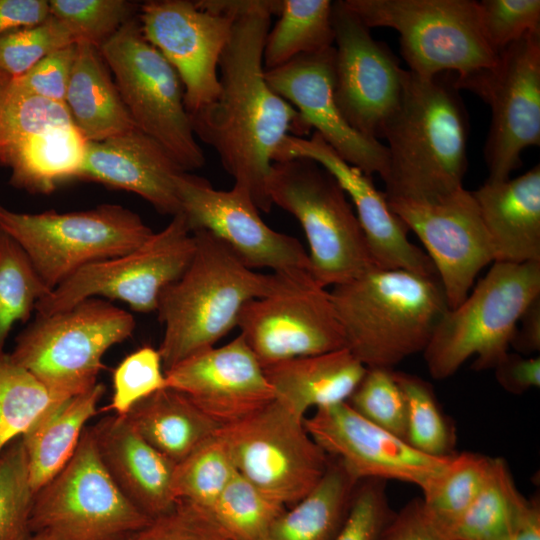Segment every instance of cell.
I'll return each instance as SVG.
<instances>
[{"mask_svg":"<svg viewBox=\"0 0 540 540\" xmlns=\"http://www.w3.org/2000/svg\"><path fill=\"white\" fill-rule=\"evenodd\" d=\"M202 6L233 16L230 39L219 61L217 98L189 115L195 136L212 146L235 187L270 212L267 183L284 139L311 129L297 110L268 84L263 50L270 20L281 0H202Z\"/></svg>","mask_w":540,"mask_h":540,"instance_id":"cell-1","label":"cell"},{"mask_svg":"<svg viewBox=\"0 0 540 540\" xmlns=\"http://www.w3.org/2000/svg\"><path fill=\"white\" fill-rule=\"evenodd\" d=\"M454 79L404 69L400 99L382 137L388 143L387 198L432 201L463 187L469 122Z\"/></svg>","mask_w":540,"mask_h":540,"instance_id":"cell-2","label":"cell"},{"mask_svg":"<svg viewBox=\"0 0 540 540\" xmlns=\"http://www.w3.org/2000/svg\"><path fill=\"white\" fill-rule=\"evenodd\" d=\"M192 233L193 257L183 274L161 292L156 308L164 326L158 348L164 372L215 347L236 327L246 302L272 293L282 281V273L262 274L246 266L210 232Z\"/></svg>","mask_w":540,"mask_h":540,"instance_id":"cell-3","label":"cell"},{"mask_svg":"<svg viewBox=\"0 0 540 540\" xmlns=\"http://www.w3.org/2000/svg\"><path fill=\"white\" fill-rule=\"evenodd\" d=\"M346 349L366 368L423 352L449 309L437 277L373 268L329 291Z\"/></svg>","mask_w":540,"mask_h":540,"instance_id":"cell-4","label":"cell"},{"mask_svg":"<svg viewBox=\"0 0 540 540\" xmlns=\"http://www.w3.org/2000/svg\"><path fill=\"white\" fill-rule=\"evenodd\" d=\"M540 295V261L493 262L473 291L449 308L423 351L430 375L452 376L469 358L473 368H494L508 353L518 320Z\"/></svg>","mask_w":540,"mask_h":540,"instance_id":"cell-5","label":"cell"},{"mask_svg":"<svg viewBox=\"0 0 540 540\" xmlns=\"http://www.w3.org/2000/svg\"><path fill=\"white\" fill-rule=\"evenodd\" d=\"M267 189L272 204L300 223L309 245L310 272L322 287L376 268L346 193L321 165L306 158L273 162Z\"/></svg>","mask_w":540,"mask_h":540,"instance_id":"cell-6","label":"cell"},{"mask_svg":"<svg viewBox=\"0 0 540 540\" xmlns=\"http://www.w3.org/2000/svg\"><path fill=\"white\" fill-rule=\"evenodd\" d=\"M135 326L128 311L89 298L57 313L36 315L17 336L10 355L52 393L68 398L98 383L104 354L128 339Z\"/></svg>","mask_w":540,"mask_h":540,"instance_id":"cell-7","label":"cell"},{"mask_svg":"<svg viewBox=\"0 0 540 540\" xmlns=\"http://www.w3.org/2000/svg\"><path fill=\"white\" fill-rule=\"evenodd\" d=\"M0 230L22 248L50 291L89 264L135 250L154 233L117 204L66 213H21L0 204Z\"/></svg>","mask_w":540,"mask_h":540,"instance_id":"cell-8","label":"cell"},{"mask_svg":"<svg viewBox=\"0 0 540 540\" xmlns=\"http://www.w3.org/2000/svg\"><path fill=\"white\" fill-rule=\"evenodd\" d=\"M368 28L389 27L399 34L409 71L429 78L442 73L465 76L492 65L497 54L480 27L478 1L344 0Z\"/></svg>","mask_w":540,"mask_h":540,"instance_id":"cell-9","label":"cell"},{"mask_svg":"<svg viewBox=\"0 0 540 540\" xmlns=\"http://www.w3.org/2000/svg\"><path fill=\"white\" fill-rule=\"evenodd\" d=\"M135 126L160 143L185 172L201 168L204 154L184 104L180 79L164 56L129 20L100 47Z\"/></svg>","mask_w":540,"mask_h":540,"instance_id":"cell-10","label":"cell"},{"mask_svg":"<svg viewBox=\"0 0 540 540\" xmlns=\"http://www.w3.org/2000/svg\"><path fill=\"white\" fill-rule=\"evenodd\" d=\"M151 520L106 471L89 426L66 466L36 491L30 527L53 540H125Z\"/></svg>","mask_w":540,"mask_h":540,"instance_id":"cell-11","label":"cell"},{"mask_svg":"<svg viewBox=\"0 0 540 540\" xmlns=\"http://www.w3.org/2000/svg\"><path fill=\"white\" fill-rule=\"evenodd\" d=\"M458 90H469L491 108L484 146L487 181L510 178L523 151L540 145V30L510 44L496 61L454 79Z\"/></svg>","mask_w":540,"mask_h":540,"instance_id":"cell-12","label":"cell"},{"mask_svg":"<svg viewBox=\"0 0 540 540\" xmlns=\"http://www.w3.org/2000/svg\"><path fill=\"white\" fill-rule=\"evenodd\" d=\"M195 238L183 213L135 250L89 264L41 298L37 315H50L89 298L120 300L141 313L156 311L161 292L188 267Z\"/></svg>","mask_w":540,"mask_h":540,"instance_id":"cell-13","label":"cell"},{"mask_svg":"<svg viewBox=\"0 0 540 540\" xmlns=\"http://www.w3.org/2000/svg\"><path fill=\"white\" fill-rule=\"evenodd\" d=\"M303 421L274 399L217 431L237 473L284 506L305 497L320 481L330 460Z\"/></svg>","mask_w":540,"mask_h":540,"instance_id":"cell-14","label":"cell"},{"mask_svg":"<svg viewBox=\"0 0 540 540\" xmlns=\"http://www.w3.org/2000/svg\"><path fill=\"white\" fill-rule=\"evenodd\" d=\"M236 327L262 367L346 348L330 292L309 270L282 273L276 290L244 304Z\"/></svg>","mask_w":540,"mask_h":540,"instance_id":"cell-15","label":"cell"},{"mask_svg":"<svg viewBox=\"0 0 540 540\" xmlns=\"http://www.w3.org/2000/svg\"><path fill=\"white\" fill-rule=\"evenodd\" d=\"M387 201L424 245L448 306L455 308L470 293L479 272L495 261L489 234L471 191L461 187L432 201Z\"/></svg>","mask_w":540,"mask_h":540,"instance_id":"cell-16","label":"cell"},{"mask_svg":"<svg viewBox=\"0 0 540 540\" xmlns=\"http://www.w3.org/2000/svg\"><path fill=\"white\" fill-rule=\"evenodd\" d=\"M176 189L191 232L205 230L222 240L249 268L273 273L309 270L308 253L294 237L270 228L250 195L233 186L215 189L200 176L181 172Z\"/></svg>","mask_w":540,"mask_h":540,"instance_id":"cell-17","label":"cell"},{"mask_svg":"<svg viewBox=\"0 0 540 540\" xmlns=\"http://www.w3.org/2000/svg\"><path fill=\"white\" fill-rule=\"evenodd\" d=\"M334 99L350 126L378 140L402 91L404 69L342 1L333 2Z\"/></svg>","mask_w":540,"mask_h":540,"instance_id":"cell-18","label":"cell"},{"mask_svg":"<svg viewBox=\"0 0 540 540\" xmlns=\"http://www.w3.org/2000/svg\"><path fill=\"white\" fill-rule=\"evenodd\" d=\"M145 39L170 63L184 86L189 115L220 91L219 61L230 39L233 16L187 0H154L139 6Z\"/></svg>","mask_w":540,"mask_h":540,"instance_id":"cell-19","label":"cell"},{"mask_svg":"<svg viewBox=\"0 0 540 540\" xmlns=\"http://www.w3.org/2000/svg\"><path fill=\"white\" fill-rule=\"evenodd\" d=\"M303 424L322 450L357 482L396 480L417 485L422 491L452 457L418 451L360 416L346 402L317 408Z\"/></svg>","mask_w":540,"mask_h":540,"instance_id":"cell-20","label":"cell"},{"mask_svg":"<svg viewBox=\"0 0 540 540\" xmlns=\"http://www.w3.org/2000/svg\"><path fill=\"white\" fill-rule=\"evenodd\" d=\"M306 158L325 168L350 197L376 268L401 269L437 277L427 254L407 236L408 228L389 207L385 193L370 176L342 159L317 133L310 138L288 135L274 162Z\"/></svg>","mask_w":540,"mask_h":540,"instance_id":"cell-21","label":"cell"},{"mask_svg":"<svg viewBox=\"0 0 540 540\" xmlns=\"http://www.w3.org/2000/svg\"><path fill=\"white\" fill-rule=\"evenodd\" d=\"M165 377L167 387L183 393L220 427L275 399L261 363L240 335L184 359L166 370Z\"/></svg>","mask_w":540,"mask_h":540,"instance_id":"cell-22","label":"cell"},{"mask_svg":"<svg viewBox=\"0 0 540 540\" xmlns=\"http://www.w3.org/2000/svg\"><path fill=\"white\" fill-rule=\"evenodd\" d=\"M334 55L332 46L298 56L283 66L265 70L266 80L342 159L368 176L377 173L383 178L388 164L386 146L353 129L334 99Z\"/></svg>","mask_w":540,"mask_h":540,"instance_id":"cell-23","label":"cell"},{"mask_svg":"<svg viewBox=\"0 0 540 540\" xmlns=\"http://www.w3.org/2000/svg\"><path fill=\"white\" fill-rule=\"evenodd\" d=\"M185 172L156 140L134 128L99 142H87L77 180L135 193L159 213L181 212L175 178Z\"/></svg>","mask_w":540,"mask_h":540,"instance_id":"cell-24","label":"cell"},{"mask_svg":"<svg viewBox=\"0 0 540 540\" xmlns=\"http://www.w3.org/2000/svg\"><path fill=\"white\" fill-rule=\"evenodd\" d=\"M90 428L103 466L136 508L150 519L175 508L176 463L146 442L125 416L103 417Z\"/></svg>","mask_w":540,"mask_h":540,"instance_id":"cell-25","label":"cell"},{"mask_svg":"<svg viewBox=\"0 0 540 540\" xmlns=\"http://www.w3.org/2000/svg\"><path fill=\"white\" fill-rule=\"evenodd\" d=\"M489 234L494 262L540 261V165L471 191Z\"/></svg>","mask_w":540,"mask_h":540,"instance_id":"cell-26","label":"cell"},{"mask_svg":"<svg viewBox=\"0 0 540 540\" xmlns=\"http://www.w3.org/2000/svg\"><path fill=\"white\" fill-rule=\"evenodd\" d=\"M275 400L297 417L315 407L346 402L366 367L346 348L263 367Z\"/></svg>","mask_w":540,"mask_h":540,"instance_id":"cell-27","label":"cell"},{"mask_svg":"<svg viewBox=\"0 0 540 540\" xmlns=\"http://www.w3.org/2000/svg\"><path fill=\"white\" fill-rule=\"evenodd\" d=\"M65 105L87 142H99L137 128L95 45L76 43Z\"/></svg>","mask_w":540,"mask_h":540,"instance_id":"cell-28","label":"cell"},{"mask_svg":"<svg viewBox=\"0 0 540 540\" xmlns=\"http://www.w3.org/2000/svg\"><path fill=\"white\" fill-rule=\"evenodd\" d=\"M104 392V385L98 382L83 393L59 401L21 436L35 493L70 461Z\"/></svg>","mask_w":540,"mask_h":540,"instance_id":"cell-29","label":"cell"},{"mask_svg":"<svg viewBox=\"0 0 540 540\" xmlns=\"http://www.w3.org/2000/svg\"><path fill=\"white\" fill-rule=\"evenodd\" d=\"M125 417L146 442L176 464L221 428L169 387L139 401Z\"/></svg>","mask_w":540,"mask_h":540,"instance_id":"cell-30","label":"cell"},{"mask_svg":"<svg viewBox=\"0 0 540 540\" xmlns=\"http://www.w3.org/2000/svg\"><path fill=\"white\" fill-rule=\"evenodd\" d=\"M358 483L337 460L330 458L317 485L277 518L265 540H333L347 516Z\"/></svg>","mask_w":540,"mask_h":540,"instance_id":"cell-31","label":"cell"},{"mask_svg":"<svg viewBox=\"0 0 540 540\" xmlns=\"http://www.w3.org/2000/svg\"><path fill=\"white\" fill-rule=\"evenodd\" d=\"M86 144L74 124L36 136L9 167L10 184L30 193L49 194L77 180Z\"/></svg>","mask_w":540,"mask_h":540,"instance_id":"cell-32","label":"cell"},{"mask_svg":"<svg viewBox=\"0 0 540 540\" xmlns=\"http://www.w3.org/2000/svg\"><path fill=\"white\" fill-rule=\"evenodd\" d=\"M332 5L329 0H281L280 18L264 44V69L272 70L298 56L332 47Z\"/></svg>","mask_w":540,"mask_h":540,"instance_id":"cell-33","label":"cell"},{"mask_svg":"<svg viewBox=\"0 0 540 540\" xmlns=\"http://www.w3.org/2000/svg\"><path fill=\"white\" fill-rule=\"evenodd\" d=\"M528 504L505 460L493 457L485 485L448 533L456 540H508Z\"/></svg>","mask_w":540,"mask_h":540,"instance_id":"cell-34","label":"cell"},{"mask_svg":"<svg viewBox=\"0 0 540 540\" xmlns=\"http://www.w3.org/2000/svg\"><path fill=\"white\" fill-rule=\"evenodd\" d=\"M70 125L65 103L27 94L14 77L0 72V166L9 168L36 136Z\"/></svg>","mask_w":540,"mask_h":540,"instance_id":"cell-35","label":"cell"},{"mask_svg":"<svg viewBox=\"0 0 540 540\" xmlns=\"http://www.w3.org/2000/svg\"><path fill=\"white\" fill-rule=\"evenodd\" d=\"M492 464L493 457L482 454H454L422 490L421 499L426 511L447 532L482 490Z\"/></svg>","mask_w":540,"mask_h":540,"instance_id":"cell-36","label":"cell"},{"mask_svg":"<svg viewBox=\"0 0 540 540\" xmlns=\"http://www.w3.org/2000/svg\"><path fill=\"white\" fill-rule=\"evenodd\" d=\"M63 399L16 363L10 354L0 352V454Z\"/></svg>","mask_w":540,"mask_h":540,"instance_id":"cell-37","label":"cell"},{"mask_svg":"<svg viewBox=\"0 0 540 540\" xmlns=\"http://www.w3.org/2000/svg\"><path fill=\"white\" fill-rule=\"evenodd\" d=\"M236 473L228 447L216 432L176 464L174 497L177 502H186L209 512Z\"/></svg>","mask_w":540,"mask_h":540,"instance_id":"cell-38","label":"cell"},{"mask_svg":"<svg viewBox=\"0 0 540 540\" xmlns=\"http://www.w3.org/2000/svg\"><path fill=\"white\" fill-rule=\"evenodd\" d=\"M285 510L236 473L208 513L230 540H265Z\"/></svg>","mask_w":540,"mask_h":540,"instance_id":"cell-39","label":"cell"},{"mask_svg":"<svg viewBox=\"0 0 540 540\" xmlns=\"http://www.w3.org/2000/svg\"><path fill=\"white\" fill-rule=\"evenodd\" d=\"M49 292L22 248L0 230V352L13 326L27 321Z\"/></svg>","mask_w":540,"mask_h":540,"instance_id":"cell-40","label":"cell"},{"mask_svg":"<svg viewBox=\"0 0 540 540\" xmlns=\"http://www.w3.org/2000/svg\"><path fill=\"white\" fill-rule=\"evenodd\" d=\"M407 403L406 441L433 457L453 456L455 433L443 414L432 386L420 377L393 370Z\"/></svg>","mask_w":540,"mask_h":540,"instance_id":"cell-41","label":"cell"},{"mask_svg":"<svg viewBox=\"0 0 540 540\" xmlns=\"http://www.w3.org/2000/svg\"><path fill=\"white\" fill-rule=\"evenodd\" d=\"M35 492L21 437L0 454V540H29Z\"/></svg>","mask_w":540,"mask_h":540,"instance_id":"cell-42","label":"cell"},{"mask_svg":"<svg viewBox=\"0 0 540 540\" xmlns=\"http://www.w3.org/2000/svg\"><path fill=\"white\" fill-rule=\"evenodd\" d=\"M346 403L366 420L406 440L407 403L393 369L367 368Z\"/></svg>","mask_w":540,"mask_h":540,"instance_id":"cell-43","label":"cell"},{"mask_svg":"<svg viewBox=\"0 0 540 540\" xmlns=\"http://www.w3.org/2000/svg\"><path fill=\"white\" fill-rule=\"evenodd\" d=\"M77 42L70 28L50 15L39 25L0 35V72L19 77L49 53Z\"/></svg>","mask_w":540,"mask_h":540,"instance_id":"cell-44","label":"cell"},{"mask_svg":"<svg viewBox=\"0 0 540 540\" xmlns=\"http://www.w3.org/2000/svg\"><path fill=\"white\" fill-rule=\"evenodd\" d=\"M50 14L63 21L78 41L100 47L132 19L138 5L126 0H50Z\"/></svg>","mask_w":540,"mask_h":540,"instance_id":"cell-45","label":"cell"},{"mask_svg":"<svg viewBox=\"0 0 540 540\" xmlns=\"http://www.w3.org/2000/svg\"><path fill=\"white\" fill-rule=\"evenodd\" d=\"M158 349L144 346L126 356L113 372V393L106 411L125 416L139 401L167 387Z\"/></svg>","mask_w":540,"mask_h":540,"instance_id":"cell-46","label":"cell"},{"mask_svg":"<svg viewBox=\"0 0 540 540\" xmlns=\"http://www.w3.org/2000/svg\"><path fill=\"white\" fill-rule=\"evenodd\" d=\"M478 15L482 34L496 54L540 30L539 0L478 1Z\"/></svg>","mask_w":540,"mask_h":540,"instance_id":"cell-47","label":"cell"},{"mask_svg":"<svg viewBox=\"0 0 540 540\" xmlns=\"http://www.w3.org/2000/svg\"><path fill=\"white\" fill-rule=\"evenodd\" d=\"M354 491L347 516L333 540H377L391 520L386 481H360Z\"/></svg>","mask_w":540,"mask_h":540,"instance_id":"cell-48","label":"cell"},{"mask_svg":"<svg viewBox=\"0 0 540 540\" xmlns=\"http://www.w3.org/2000/svg\"><path fill=\"white\" fill-rule=\"evenodd\" d=\"M125 540H230L205 510L178 502Z\"/></svg>","mask_w":540,"mask_h":540,"instance_id":"cell-49","label":"cell"},{"mask_svg":"<svg viewBox=\"0 0 540 540\" xmlns=\"http://www.w3.org/2000/svg\"><path fill=\"white\" fill-rule=\"evenodd\" d=\"M75 50L76 43L49 53L27 72L14 77L16 84L27 94L65 103Z\"/></svg>","mask_w":540,"mask_h":540,"instance_id":"cell-50","label":"cell"},{"mask_svg":"<svg viewBox=\"0 0 540 540\" xmlns=\"http://www.w3.org/2000/svg\"><path fill=\"white\" fill-rule=\"evenodd\" d=\"M377 540H456L426 511L421 497L395 512Z\"/></svg>","mask_w":540,"mask_h":540,"instance_id":"cell-51","label":"cell"},{"mask_svg":"<svg viewBox=\"0 0 540 540\" xmlns=\"http://www.w3.org/2000/svg\"><path fill=\"white\" fill-rule=\"evenodd\" d=\"M500 386L512 394H522L540 386V358L507 353L494 367Z\"/></svg>","mask_w":540,"mask_h":540,"instance_id":"cell-52","label":"cell"},{"mask_svg":"<svg viewBox=\"0 0 540 540\" xmlns=\"http://www.w3.org/2000/svg\"><path fill=\"white\" fill-rule=\"evenodd\" d=\"M50 15L49 1L0 0V35L39 25Z\"/></svg>","mask_w":540,"mask_h":540,"instance_id":"cell-53","label":"cell"},{"mask_svg":"<svg viewBox=\"0 0 540 540\" xmlns=\"http://www.w3.org/2000/svg\"><path fill=\"white\" fill-rule=\"evenodd\" d=\"M510 346L521 355H531L540 350V295L533 299L521 314Z\"/></svg>","mask_w":540,"mask_h":540,"instance_id":"cell-54","label":"cell"},{"mask_svg":"<svg viewBox=\"0 0 540 540\" xmlns=\"http://www.w3.org/2000/svg\"><path fill=\"white\" fill-rule=\"evenodd\" d=\"M508 540H540L539 501L529 500Z\"/></svg>","mask_w":540,"mask_h":540,"instance_id":"cell-55","label":"cell"},{"mask_svg":"<svg viewBox=\"0 0 540 540\" xmlns=\"http://www.w3.org/2000/svg\"><path fill=\"white\" fill-rule=\"evenodd\" d=\"M29 540H53V539L44 533H36V534H33Z\"/></svg>","mask_w":540,"mask_h":540,"instance_id":"cell-56","label":"cell"}]
</instances>
